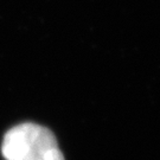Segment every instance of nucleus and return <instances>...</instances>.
Returning <instances> with one entry per match:
<instances>
[{
    "mask_svg": "<svg viewBox=\"0 0 160 160\" xmlns=\"http://www.w3.org/2000/svg\"><path fill=\"white\" fill-rule=\"evenodd\" d=\"M1 153L5 160H64L53 133L32 122L20 123L6 133Z\"/></svg>",
    "mask_w": 160,
    "mask_h": 160,
    "instance_id": "f257e3e1",
    "label": "nucleus"
}]
</instances>
